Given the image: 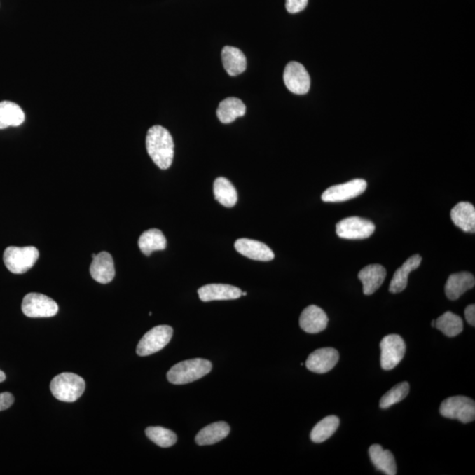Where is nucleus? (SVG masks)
<instances>
[{
    "instance_id": "2",
    "label": "nucleus",
    "mask_w": 475,
    "mask_h": 475,
    "mask_svg": "<svg viewBox=\"0 0 475 475\" xmlns=\"http://www.w3.org/2000/svg\"><path fill=\"white\" fill-rule=\"evenodd\" d=\"M212 364L202 359L182 361L167 373V380L174 385H185L200 380L211 373Z\"/></svg>"
},
{
    "instance_id": "1",
    "label": "nucleus",
    "mask_w": 475,
    "mask_h": 475,
    "mask_svg": "<svg viewBox=\"0 0 475 475\" xmlns=\"http://www.w3.org/2000/svg\"><path fill=\"white\" fill-rule=\"evenodd\" d=\"M146 144L153 163L160 170H168L174 156V144L170 132L163 126L154 125L148 130Z\"/></svg>"
},
{
    "instance_id": "24",
    "label": "nucleus",
    "mask_w": 475,
    "mask_h": 475,
    "mask_svg": "<svg viewBox=\"0 0 475 475\" xmlns=\"http://www.w3.org/2000/svg\"><path fill=\"white\" fill-rule=\"evenodd\" d=\"M246 106L242 99L235 97H230L223 99L219 103L216 109V116L219 121L223 123H230L238 118L245 116Z\"/></svg>"
},
{
    "instance_id": "9",
    "label": "nucleus",
    "mask_w": 475,
    "mask_h": 475,
    "mask_svg": "<svg viewBox=\"0 0 475 475\" xmlns=\"http://www.w3.org/2000/svg\"><path fill=\"white\" fill-rule=\"evenodd\" d=\"M375 230L374 223L370 220L350 216L337 223L336 234L342 239L364 240L373 235Z\"/></svg>"
},
{
    "instance_id": "8",
    "label": "nucleus",
    "mask_w": 475,
    "mask_h": 475,
    "mask_svg": "<svg viewBox=\"0 0 475 475\" xmlns=\"http://www.w3.org/2000/svg\"><path fill=\"white\" fill-rule=\"evenodd\" d=\"M382 369L391 371L404 359L406 353L404 340L398 335L385 336L380 343Z\"/></svg>"
},
{
    "instance_id": "6",
    "label": "nucleus",
    "mask_w": 475,
    "mask_h": 475,
    "mask_svg": "<svg viewBox=\"0 0 475 475\" xmlns=\"http://www.w3.org/2000/svg\"><path fill=\"white\" fill-rule=\"evenodd\" d=\"M173 333L174 330L170 326H155L140 340L137 347V354L140 357H146L164 349L170 343Z\"/></svg>"
},
{
    "instance_id": "26",
    "label": "nucleus",
    "mask_w": 475,
    "mask_h": 475,
    "mask_svg": "<svg viewBox=\"0 0 475 475\" xmlns=\"http://www.w3.org/2000/svg\"><path fill=\"white\" fill-rule=\"evenodd\" d=\"M139 247L144 254L149 256L154 251L164 250L167 247L166 237L158 229L146 230L139 237Z\"/></svg>"
},
{
    "instance_id": "28",
    "label": "nucleus",
    "mask_w": 475,
    "mask_h": 475,
    "mask_svg": "<svg viewBox=\"0 0 475 475\" xmlns=\"http://www.w3.org/2000/svg\"><path fill=\"white\" fill-rule=\"evenodd\" d=\"M340 425V420L336 415H329L319 422L312 429L311 440L313 443L325 442L336 433Z\"/></svg>"
},
{
    "instance_id": "21",
    "label": "nucleus",
    "mask_w": 475,
    "mask_h": 475,
    "mask_svg": "<svg viewBox=\"0 0 475 475\" xmlns=\"http://www.w3.org/2000/svg\"><path fill=\"white\" fill-rule=\"evenodd\" d=\"M222 62L227 74L232 77L242 74L247 69V58L242 50L232 46L223 47Z\"/></svg>"
},
{
    "instance_id": "10",
    "label": "nucleus",
    "mask_w": 475,
    "mask_h": 475,
    "mask_svg": "<svg viewBox=\"0 0 475 475\" xmlns=\"http://www.w3.org/2000/svg\"><path fill=\"white\" fill-rule=\"evenodd\" d=\"M367 182L363 179L346 182V184L332 186L323 193L322 201L325 202H346L357 198L366 191Z\"/></svg>"
},
{
    "instance_id": "18",
    "label": "nucleus",
    "mask_w": 475,
    "mask_h": 475,
    "mask_svg": "<svg viewBox=\"0 0 475 475\" xmlns=\"http://www.w3.org/2000/svg\"><path fill=\"white\" fill-rule=\"evenodd\" d=\"M475 278L469 272L450 275L446 282L445 291L450 301H457L464 292L474 287Z\"/></svg>"
},
{
    "instance_id": "29",
    "label": "nucleus",
    "mask_w": 475,
    "mask_h": 475,
    "mask_svg": "<svg viewBox=\"0 0 475 475\" xmlns=\"http://www.w3.org/2000/svg\"><path fill=\"white\" fill-rule=\"evenodd\" d=\"M435 326L448 337L459 336L464 328L462 319L452 312H446L440 316L436 321Z\"/></svg>"
},
{
    "instance_id": "25",
    "label": "nucleus",
    "mask_w": 475,
    "mask_h": 475,
    "mask_svg": "<svg viewBox=\"0 0 475 475\" xmlns=\"http://www.w3.org/2000/svg\"><path fill=\"white\" fill-rule=\"evenodd\" d=\"M25 121V113L15 102H0V130L22 125Z\"/></svg>"
},
{
    "instance_id": "14",
    "label": "nucleus",
    "mask_w": 475,
    "mask_h": 475,
    "mask_svg": "<svg viewBox=\"0 0 475 475\" xmlns=\"http://www.w3.org/2000/svg\"><path fill=\"white\" fill-rule=\"evenodd\" d=\"M234 247L240 254L254 261H270L275 258L270 247L258 240L242 238L236 240Z\"/></svg>"
},
{
    "instance_id": "3",
    "label": "nucleus",
    "mask_w": 475,
    "mask_h": 475,
    "mask_svg": "<svg viewBox=\"0 0 475 475\" xmlns=\"http://www.w3.org/2000/svg\"><path fill=\"white\" fill-rule=\"evenodd\" d=\"M85 383L77 374L64 373L55 377L50 383V391L55 398L64 402H74L84 394Z\"/></svg>"
},
{
    "instance_id": "32",
    "label": "nucleus",
    "mask_w": 475,
    "mask_h": 475,
    "mask_svg": "<svg viewBox=\"0 0 475 475\" xmlns=\"http://www.w3.org/2000/svg\"><path fill=\"white\" fill-rule=\"evenodd\" d=\"M308 4V0H287L285 8L290 13H298L303 11Z\"/></svg>"
},
{
    "instance_id": "27",
    "label": "nucleus",
    "mask_w": 475,
    "mask_h": 475,
    "mask_svg": "<svg viewBox=\"0 0 475 475\" xmlns=\"http://www.w3.org/2000/svg\"><path fill=\"white\" fill-rule=\"evenodd\" d=\"M215 199L227 208H232L237 204L238 193L234 186L225 177H219L214 181Z\"/></svg>"
},
{
    "instance_id": "35",
    "label": "nucleus",
    "mask_w": 475,
    "mask_h": 475,
    "mask_svg": "<svg viewBox=\"0 0 475 475\" xmlns=\"http://www.w3.org/2000/svg\"><path fill=\"white\" fill-rule=\"evenodd\" d=\"M6 374L4 373V371H2L0 370V383H2V382H4L6 380Z\"/></svg>"
},
{
    "instance_id": "11",
    "label": "nucleus",
    "mask_w": 475,
    "mask_h": 475,
    "mask_svg": "<svg viewBox=\"0 0 475 475\" xmlns=\"http://www.w3.org/2000/svg\"><path fill=\"white\" fill-rule=\"evenodd\" d=\"M284 81L289 91L295 95L308 94L311 87V78L304 65L298 62H291L284 72Z\"/></svg>"
},
{
    "instance_id": "15",
    "label": "nucleus",
    "mask_w": 475,
    "mask_h": 475,
    "mask_svg": "<svg viewBox=\"0 0 475 475\" xmlns=\"http://www.w3.org/2000/svg\"><path fill=\"white\" fill-rule=\"evenodd\" d=\"M92 277L99 284H109L116 275L115 264L111 254L106 251L96 254L92 258L90 266Z\"/></svg>"
},
{
    "instance_id": "20",
    "label": "nucleus",
    "mask_w": 475,
    "mask_h": 475,
    "mask_svg": "<svg viewBox=\"0 0 475 475\" xmlns=\"http://www.w3.org/2000/svg\"><path fill=\"white\" fill-rule=\"evenodd\" d=\"M450 219L463 232L474 233L475 208L470 202H459L450 212Z\"/></svg>"
},
{
    "instance_id": "30",
    "label": "nucleus",
    "mask_w": 475,
    "mask_h": 475,
    "mask_svg": "<svg viewBox=\"0 0 475 475\" xmlns=\"http://www.w3.org/2000/svg\"><path fill=\"white\" fill-rule=\"evenodd\" d=\"M146 434L151 441L163 448L173 446L177 442V434L163 427H148Z\"/></svg>"
},
{
    "instance_id": "31",
    "label": "nucleus",
    "mask_w": 475,
    "mask_h": 475,
    "mask_svg": "<svg viewBox=\"0 0 475 475\" xmlns=\"http://www.w3.org/2000/svg\"><path fill=\"white\" fill-rule=\"evenodd\" d=\"M409 392V384L408 382H401L396 385L387 392L382 396L380 401V407L382 409H387L392 407V405L399 404L407 397Z\"/></svg>"
},
{
    "instance_id": "34",
    "label": "nucleus",
    "mask_w": 475,
    "mask_h": 475,
    "mask_svg": "<svg viewBox=\"0 0 475 475\" xmlns=\"http://www.w3.org/2000/svg\"><path fill=\"white\" fill-rule=\"evenodd\" d=\"M464 316H466V319L471 326H475V305H468L466 310H464Z\"/></svg>"
},
{
    "instance_id": "23",
    "label": "nucleus",
    "mask_w": 475,
    "mask_h": 475,
    "mask_svg": "<svg viewBox=\"0 0 475 475\" xmlns=\"http://www.w3.org/2000/svg\"><path fill=\"white\" fill-rule=\"evenodd\" d=\"M369 455L377 470L387 475L397 474L394 456L390 450H384L380 445H373L370 447Z\"/></svg>"
},
{
    "instance_id": "13",
    "label": "nucleus",
    "mask_w": 475,
    "mask_h": 475,
    "mask_svg": "<svg viewBox=\"0 0 475 475\" xmlns=\"http://www.w3.org/2000/svg\"><path fill=\"white\" fill-rule=\"evenodd\" d=\"M328 324V315L317 305H309L302 312L301 318H299V326L308 333L324 331Z\"/></svg>"
},
{
    "instance_id": "33",
    "label": "nucleus",
    "mask_w": 475,
    "mask_h": 475,
    "mask_svg": "<svg viewBox=\"0 0 475 475\" xmlns=\"http://www.w3.org/2000/svg\"><path fill=\"white\" fill-rule=\"evenodd\" d=\"M15 402V397L10 392H2L0 394V411H6Z\"/></svg>"
},
{
    "instance_id": "19",
    "label": "nucleus",
    "mask_w": 475,
    "mask_h": 475,
    "mask_svg": "<svg viewBox=\"0 0 475 475\" xmlns=\"http://www.w3.org/2000/svg\"><path fill=\"white\" fill-rule=\"evenodd\" d=\"M422 260L421 256L415 254V256L409 257L404 265L396 270L390 285H389V291L391 294H396L405 290L408 285L409 274L420 266Z\"/></svg>"
},
{
    "instance_id": "12",
    "label": "nucleus",
    "mask_w": 475,
    "mask_h": 475,
    "mask_svg": "<svg viewBox=\"0 0 475 475\" xmlns=\"http://www.w3.org/2000/svg\"><path fill=\"white\" fill-rule=\"evenodd\" d=\"M338 361V351L333 347H323L310 354L305 366L312 373L323 374L331 371Z\"/></svg>"
},
{
    "instance_id": "7",
    "label": "nucleus",
    "mask_w": 475,
    "mask_h": 475,
    "mask_svg": "<svg viewBox=\"0 0 475 475\" xmlns=\"http://www.w3.org/2000/svg\"><path fill=\"white\" fill-rule=\"evenodd\" d=\"M22 309L29 318H50L57 315L58 305L53 298L32 292L24 297Z\"/></svg>"
},
{
    "instance_id": "37",
    "label": "nucleus",
    "mask_w": 475,
    "mask_h": 475,
    "mask_svg": "<svg viewBox=\"0 0 475 475\" xmlns=\"http://www.w3.org/2000/svg\"><path fill=\"white\" fill-rule=\"evenodd\" d=\"M247 292H242V295H243V296H247Z\"/></svg>"
},
{
    "instance_id": "16",
    "label": "nucleus",
    "mask_w": 475,
    "mask_h": 475,
    "mask_svg": "<svg viewBox=\"0 0 475 475\" xmlns=\"http://www.w3.org/2000/svg\"><path fill=\"white\" fill-rule=\"evenodd\" d=\"M242 294L240 288L229 284H207L198 290L199 298L202 302L232 301L242 297Z\"/></svg>"
},
{
    "instance_id": "36",
    "label": "nucleus",
    "mask_w": 475,
    "mask_h": 475,
    "mask_svg": "<svg viewBox=\"0 0 475 475\" xmlns=\"http://www.w3.org/2000/svg\"><path fill=\"white\" fill-rule=\"evenodd\" d=\"M432 326H433V328H435V326H436V321H432Z\"/></svg>"
},
{
    "instance_id": "22",
    "label": "nucleus",
    "mask_w": 475,
    "mask_h": 475,
    "mask_svg": "<svg viewBox=\"0 0 475 475\" xmlns=\"http://www.w3.org/2000/svg\"><path fill=\"white\" fill-rule=\"evenodd\" d=\"M230 426L225 422L212 423L202 429L195 436L198 446H212L222 441L230 433Z\"/></svg>"
},
{
    "instance_id": "5",
    "label": "nucleus",
    "mask_w": 475,
    "mask_h": 475,
    "mask_svg": "<svg viewBox=\"0 0 475 475\" xmlns=\"http://www.w3.org/2000/svg\"><path fill=\"white\" fill-rule=\"evenodd\" d=\"M439 411L446 418L459 420L462 423L474 422L475 402L466 396H453L442 402Z\"/></svg>"
},
{
    "instance_id": "4",
    "label": "nucleus",
    "mask_w": 475,
    "mask_h": 475,
    "mask_svg": "<svg viewBox=\"0 0 475 475\" xmlns=\"http://www.w3.org/2000/svg\"><path fill=\"white\" fill-rule=\"evenodd\" d=\"M39 258V251L34 247H8L5 250L6 267L13 274H23L29 271Z\"/></svg>"
},
{
    "instance_id": "17",
    "label": "nucleus",
    "mask_w": 475,
    "mask_h": 475,
    "mask_svg": "<svg viewBox=\"0 0 475 475\" xmlns=\"http://www.w3.org/2000/svg\"><path fill=\"white\" fill-rule=\"evenodd\" d=\"M387 270L380 264H371L364 267L359 273V278L363 284L364 295L373 294L384 283Z\"/></svg>"
}]
</instances>
